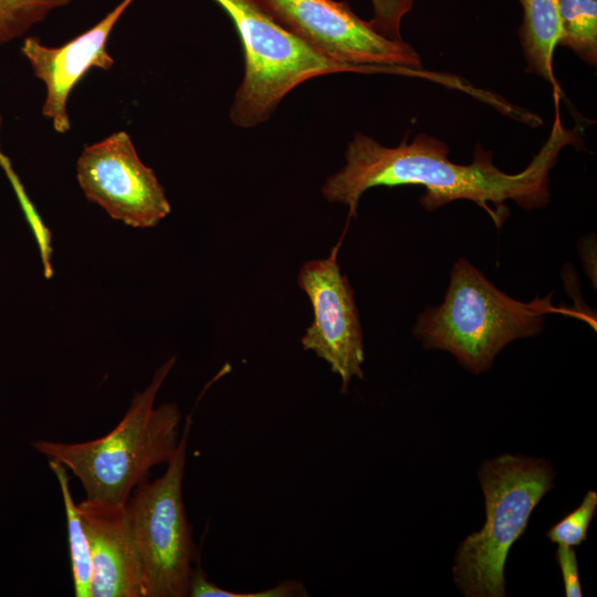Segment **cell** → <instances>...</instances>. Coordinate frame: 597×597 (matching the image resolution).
<instances>
[{
  "label": "cell",
  "instance_id": "cell-1",
  "mask_svg": "<svg viewBox=\"0 0 597 597\" xmlns=\"http://www.w3.org/2000/svg\"><path fill=\"white\" fill-rule=\"evenodd\" d=\"M578 142L577 132L563 126L557 103L546 143L517 174L500 170L491 153L480 147L471 164L460 165L449 160V148L443 142L427 134L386 147L357 133L345 151V165L325 180L321 191L328 202L346 205L349 218L356 216L366 190L402 185L425 188L420 203L428 211L455 200H471L488 210V202L503 208L506 200L527 210L538 209L549 201V172L561 150Z\"/></svg>",
  "mask_w": 597,
  "mask_h": 597
},
{
  "label": "cell",
  "instance_id": "cell-2",
  "mask_svg": "<svg viewBox=\"0 0 597 597\" xmlns=\"http://www.w3.org/2000/svg\"><path fill=\"white\" fill-rule=\"evenodd\" d=\"M175 362L171 357L155 371L150 384L134 396L107 434L75 443L38 440L32 447L69 469L82 483L86 499L126 504L135 488L148 480L150 470L167 464L179 444V407L175 402L155 407Z\"/></svg>",
  "mask_w": 597,
  "mask_h": 597
},
{
  "label": "cell",
  "instance_id": "cell-3",
  "mask_svg": "<svg viewBox=\"0 0 597 597\" xmlns=\"http://www.w3.org/2000/svg\"><path fill=\"white\" fill-rule=\"evenodd\" d=\"M557 312L572 314L552 304V293L526 303L510 297L460 258L443 303L419 314L413 335L426 349L448 352L467 370L481 374L507 344L540 334L545 315Z\"/></svg>",
  "mask_w": 597,
  "mask_h": 597
},
{
  "label": "cell",
  "instance_id": "cell-4",
  "mask_svg": "<svg viewBox=\"0 0 597 597\" xmlns=\"http://www.w3.org/2000/svg\"><path fill=\"white\" fill-rule=\"evenodd\" d=\"M549 461L503 453L484 461L478 476L484 495L485 522L459 545L453 580L467 597H504L509 552L524 534L530 516L554 486Z\"/></svg>",
  "mask_w": 597,
  "mask_h": 597
},
{
  "label": "cell",
  "instance_id": "cell-5",
  "mask_svg": "<svg viewBox=\"0 0 597 597\" xmlns=\"http://www.w3.org/2000/svg\"><path fill=\"white\" fill-rule=\"evenodd\" d=\"M213 1L231 19L244 53L243 80L230 108V119L238 127L266 122L290 92L313 77L343 72L423 76L419 69L358 66L329 60L250 0Z\"/></svg>",
  "mask_w": 597,
  "mask_h": 597
},
{
  "label": "cell",
  "instance_id": "cell-6",
  "mask_svg": "<svg viewBox=\"0 0 597 597\" xmlns=\"http://www.w3.org/2000/svg\"><path fill=\"white\" fill-rule=\"evenodd\" d=\"M191 425L190 413L165 473L155 481L138 484L126 503L145 597H187L193 569L199 563V551L182 498Z\"/></svg>",
  "mask_w": 597,
  "mask_h": 597
},
{
  "label": "cell",
  "instance_id": "cell-7",
  "mask_svg": "<svg viewBox=\"0 0 597 597\" xmlns=\"http://www.w3.org/2000/svg\"><path fill=\"white\" fill-rule=\"evenodd\" d=\"M250 1L329 60L358 66L422 69L421 59L411 45L377 32L346 1Z\"/></svg>",
  "mask_w": 597,
  "mask_h": 597
},
{
  "label": "cell",
  "instance_id": "cell-8",
  "mask_svg": "<svg viewBox=\"0 0 597 597\" xmlns=\"http://www.w3.org/2000/svg\"><path fill=\"white\" fill-rule=\"evenodd\" d=\"M76 178L87 200L129 227L153 228L170 213L164 187L124 130L85 146Z\"/></svg>",
  "mask_w": 597,
  "mask_h": 597
},
{
  "label": "cell",
  "instance_id": "cell-9",
  "mask_svg": "<svg viewBox=\"0 0 597 597\" xmlns=\"http://www.w3.org/2000/svg\"><path fill=\"white\" fill-rule=\"evenodd\" d=\"M342 239L325 259L305 262L297 285L307 295L314 314L301 338L305 350L325 360L342 380L341 392L354 377L364 378V338L354 290L337 262Z\"/></svg>",
  "mask_w": 597,
  "mask_h": 597
},
{
  "label": "cell",
  "instance_id": "cell-10",
  "mask_svg": "<svg viewBox=\"0 0 597 597\" xmlns=\"http://www.w3.org/2000/svg\"><path fill=\"white\" fill-rule=\"evenodd\" d=\"M134 0H122L96 24L60 46H48L35 36L21 44V54L45 86L42 115L55 132L71 128L67 102L72 90L93 67L111 70L114 59L106 49L108 36Z\"/></svg>",
  "mask_w": 597,
  "mask_h": 597
},
{
  "label": "cell",
  "instance_id": "cell-11",
  "mask_svg": "<svg viewBox=\"0 0 597 597\" xmlns=\"http://www.w3.org/2000/svg\"><path fill=\"white\" fill-rule=\"evenodd\" d=\"M91 555V597H145L126 504L85 499L77 504Z\"/></svg>",
  "mask_w": 597,
  "mask_h": 597
},
{
  "label": "cell",
  "instance_id": "cell-12",
  "mask_svg": "<svg viewBox=\"0 0 597 597\" xmlns=\"http://www.w3.org/2000/svg\"><path fill=\"white\" fill-rule=\"evenodd\" d=\"M523 19L520 38L527 63V73L548 81L558 93L553 72V53L558 45L562 27L558 0H520Z\"/></svg>",
  "mask_w": 597,
  "mask_h": 597
},
{
  "label": "cell",
  "instance_id": "cell-13",
  "mask_svg": "<svg viewBox=\"0 0 597 597\" xmlns=\"http://www.w3.org/2000/svg\"><path fill=\"white\" fill-rule=\"evenodd\" d=\"M49 467L59 481L65 509L74 595L91 597L90 545L80 510L70 492L67 469L55 460H49Z\"/></svg>",
  "mask_w": 597,
  "mask_h": 597
},
{
  "label": "cell",
  "instance_id": "cell-14",
  "mask_svg": "<svg viewBox=\"0 0 597 597\" xmlns=\"http://www.w3.org/2000/svg\"><path fill=\"white\" fill-rule=\"evenodd\" d=\"M562 34L558 44L595 66L597 62V1L558 0Z\"/></svg>",
  "mask_w": 597,
  "mask_h": 597
},
{
  "label": "cell",
  "instance_id": "cell-15",
  "mask_svg": "<svg viewBox=\"0 0 597 597\" xmlns=\"http://www.w3.org/2000/svg\"><path fill=\"white\" fill-rule=\"evenodd\" d=\"M73 0H0V45L24 35L52 11Z\"/></svg>",
  "mask_w": 597,
  "mask_h": 597
},
{
  "label": "cell",
  "instance_id": "cell-16",
  "mask_svg": "<svg viewBox=\"0 0 597 597\" xmlns=\"http://www.w3.org/2000/svg\"><path fill=\"white\" fill-rule=\"evenodd\" d=\"M190 597H305L304 585L297 580H283L277 585L254 593H238L223 589L210 582L200 565H196L189 586Z\"/></svg>",
  "mask_w": 597,
  "mask_h": 597
},
{
  "label": "cell",
  "instance_id": "cell-17",
  "mask_svg": "<svg viewBox=\"0 0 597 597\" xmlns=\"http://www.w3.org/2000/svg\"><path fill=\"white\" fill-rule=\"evenodd\" d=\"M597 509V493L589 490L574 511L554 524L547 532L552 543L575 547L587 538L589 524Z\"/></svg>",
  "mask_w": 597,
  "mask_h": 597
},
{
  "label": "cell",
  "instance_id": "cell-18",
  "mask_svg": "<svg viewBox=\"0 0 597 597\" xmlns=\"http://www.w3.org/2000/svg\"><path fill=\"white\" fill-rule=\"evenodd\" d=\"M374 18L369 21L379 33L390 38L400 39L401 18L411 9L413 0H371Z\"/></svg>",
  "mask_w": 597,
  "mask_h": 597
},
{
  "label": "cell",
  "instance_id": "cell-19",
  "mask_svg": "<svg viewBox=\"0 0 597 597\" xmlns=\"http://www.w3.org/2000/svg\"><path fill=\"white\" fill-rule=\"evenodd\" d=\"M556 559L561 567L565 596L580 597L583 590L580 587L578 564L574 547L558 545Z\"/></svg>",
  "mask_w": 597,
  "mask_h": 597
},
{
  "label": "cell",
  "instance_id": "cell-20",
  "mask_svg": "<svg viewBox=\"0 0 597 597\" xmlns=\"http://www.w3.org/2000/svg\"><path fill=\"white\" fill-rule=\"evenodd\" d=\"M1 126H2V116L0 114V130H1ZM0 155H1V153H0Z\"/></svg>",
  "mask_w": 597,
  "mask_h": 597
}]
</instances>
